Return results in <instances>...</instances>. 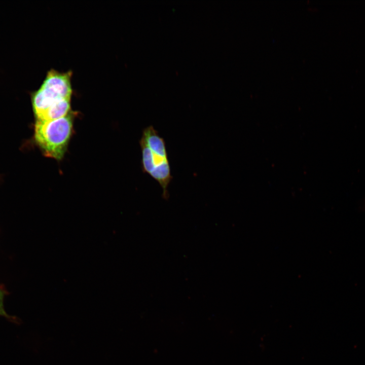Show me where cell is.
Listing matches in <instances>:
<instances>
[{"mask_svg":"<svg viewBox=\"0 0 365 365\" xmlns=\"http://www.w3.org/2000/svg\"><path fill=\"white\" fill-rule=\"evenodd\" d=\"M71 72L50 70L40 88L33 94L32 106L36 118H39L49 107L64 99H70L72 88Z\"/></svg>","mask_w":365,"mask_h":365,"instance_id":"3","label":"cell"},{"mask_svg":"<svg viewBox=\"0 0 365 365\" xmlns=\"http://www.w3.org/2000/svg\"><path fill=\"white\" fill-rule=\"evenodd\" d=\"M73 127L71 114L54 120H36L34 138L37 144L47 157L62 159L70 138Z\"/></svg>","mask_w":365,"mask_h":365,"instance_id":"2","label":"cell"},{"mask_svg":"<svg viewBox=\"0 0 365 365\" xmlns=\"http://www.w3.org/2000/svg\"><path fill=\"white\" fill-rule=\"evenodd\" d=\"M139 144L142 171L159 184L162 197L167 200L168 187L172 176L165 141L153 126H149L143 130Z\"/></svg>","mask_w":365,"mask_h":365,"instance_id":"1","label":"cell"},{"mask_svg":"<svg viewBox=\"0 0 365 365\" xmlns=\"http://www.w3.org/2000/svg\"><path fill=\"white\" fill-rule=\"evenodd\" d=\"M70 109V99H64L53 104L36 120L49 121L60 119L67 115Z\"/></svg>","mask_w":365,"mask_h":365,"instance_id":"4","label":"cell"},{"mask_svg":"<svg viewBox=\"0 0 365 365\" xmlns=\"http://www.w3.org/2000/svg\"><path fill=\"white\" fill-rule=\"evenodd\" d=\"M4 291L0 289V315L8 316L4 307Z\"/></svg>","mask_w":365,"mask_h":365,"instance_id":"5","label":"cell"}]
</instances>
